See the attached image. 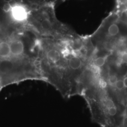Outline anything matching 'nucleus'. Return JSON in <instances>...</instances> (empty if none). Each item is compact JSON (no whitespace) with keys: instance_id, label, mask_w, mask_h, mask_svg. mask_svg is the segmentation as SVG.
Listing matches in <instances>:
<instances>
[{"instance_id":"1","label":"nucleus","mask_w":127,"mask_h":127,"mask_svg":"<svg viewBox=\"0 0 127 127\" xmlns=\"http://www.w3.org/2000/svg\"><path fill=\"white\" fill-rule=\"evenodd\" d=\"M27 24L41 37H64V29L56 18L54 10L50 5L30 10Z\"/></svg>"},{"instance_id":"2","label":"nucleus","mask_w":127,"mask_h":127,"mask_svg":"<svg viewBox=\"0 0 127 127\" xmlns=\"http://www.w3.org/2000/svg\"><path fill=\"white\" fill-rule=\"evenodd\" d=\"M11 3V7L8 14L9 18L13 23L17 24L27 23L29 18L30 10L24 3Z\"/></svg>"},{"instance_id":"3","label":"nucleus","mask_w":127,"mask_h":127,"mask_svg":"<svg viewBox=\"0 0 127 127\" xmlns=\"http://www.w3.org/2000/svg\"><path fill=\"white\" fill-rule=\"evenodd\" d=\"M119 28L116 24H111L108 29V33L109 35L111 36H115L117 35L119 32Z\"/></svg>"},{"instance_id":"4","label":"nucleus","mask_w":127,"mask_h":127,"mask_svg":"<svg viewBox=\"0 0 127 127\" xmlns=\"http://www.w3.org/2000/svg\"><path fill=\"white\" fill-rule=\"evenodd\" d=\"M105 62V58L104 57H98L95 60L94 64H95V65L100 67L104 65Z\"/></svg>"},{"instance_id":"5","label":"nucleus","mask_w":127,"mask_h":127,"mask_svg":"<svg viewBox=\"0 0 127 127\" xmlns=\"http://www.w3.org/2000/svg\"><path fill=\"white\" fill-rule=\"evenodd\" d=\"M108 114L110 117H114L117 114V109L116 106H114L111 108L108 109Z\"/></svg>"},{"instance_id":"6","label":"nucleus","mask_w":127,"mask_h":127,"mask_svg":"<svg viewBox=\"0 0 127 127\" xmlns=\"http://www.w3.org/2000/svg\"><path fill=\"white\" fill-rule=\"evenodd\" d=\"M117 81H118V78L115 75H112L110 76L108 78V82L110 85H115Z\"/></svg>"},{"instance_id":"7","label":"nucleus","mask_w":127,"mask_h":127,"mask_svg":"<svg viewBox=\"0 0 127 127\" xmlns=\"http://www.w3.org/2000/svg\"><path fill=\"white\" fill-rule=\"evenodd\" d=\"M105 107L107 109L115 106L113 101L111 99H107L106 100L105 102Z\"/></svg>"},{"instance_id":"8","label":"nucleus","mask_w":127,"mask_h":127,"mask_svg":"<svg viewBox=\"0 0 127 127\" xmlns=\"http://www.w3.org/2000/svg\"><path fill=\"white\" fill-rule=\"evenodd\" d=\"M116 88L119 90H122L124 87L123 80H118L115 84Z\"/></svg>"},{"instance_id":"9","label":"nucleus","mask_w":127,"mask_h":127,"mask_svg":"<svg viewBox=\"0 0 127 127\" xmlns=\"http://www.w3.org/2000/svg\"><path fill=\"white\" fill-rule=\"evenodd\" d=\"M90 69H91V71L93 73H97V74L100 73V67L97 66H96V65H95V64L91 65Z\"/></svg>"},{"instance_id":"10","label":"nucleus","mask_w":127,"mask_h":127,"mask_svg":"<svg viewBox=\"0 0 127 127\" xmlns=\"http://www.w3.org/2000/svg\"><path fill=\"white\" fill-rule=\"evenodd\" d=\"M121 60L123 63L127 64V52H124L122 55Z\"/></svg>"},{"instance_id":"11","label":"nucleus","mask_w":127,"mask_h":127,"mask_svg":"<svg viewBox=\"0 0 127 127\" xmlns=\"http://www.w3.org/2000/svg\"><path fill=\"white\" fill-rule=\"evenodd\" d=\"M99 84L100 87L102 88H103V89L105 88L107 85V82L103 79H100L99 82Z\"/></svg>"},{"instance_id":"12","label":"nucleus","mask_w":127,"mask_h":127,"mask_svg":"<svg viewBox=\"0 0 127 127\" xmlns=\"http://www.w3.org/2000/svg\"><path fill=\"white\" fill-rule=\"evenodd\" d=\"M123 84H124V86L127 88V77L124 78V80H123Z\"/></svg>"}]
</instances>
